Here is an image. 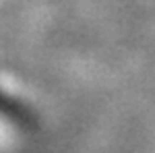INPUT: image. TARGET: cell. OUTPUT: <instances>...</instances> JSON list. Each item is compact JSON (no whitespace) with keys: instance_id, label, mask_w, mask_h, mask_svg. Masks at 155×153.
<instances>
[{"instance_id":"obj_1","label":"cell","mask_w":155,"mask_h":153,"mask_svg":"<svg viewBox=\"0 0 155 153\" xmlns=\"http://www.w3.org/2000/svg\"><path fill=\"white\" fill-rule=\"evenodd\" d=\"M11 124H12V118L6 114V106H2V101H0V147H4L8 143L6 137L12 132Z\"/></svg>"}]
</instances>
